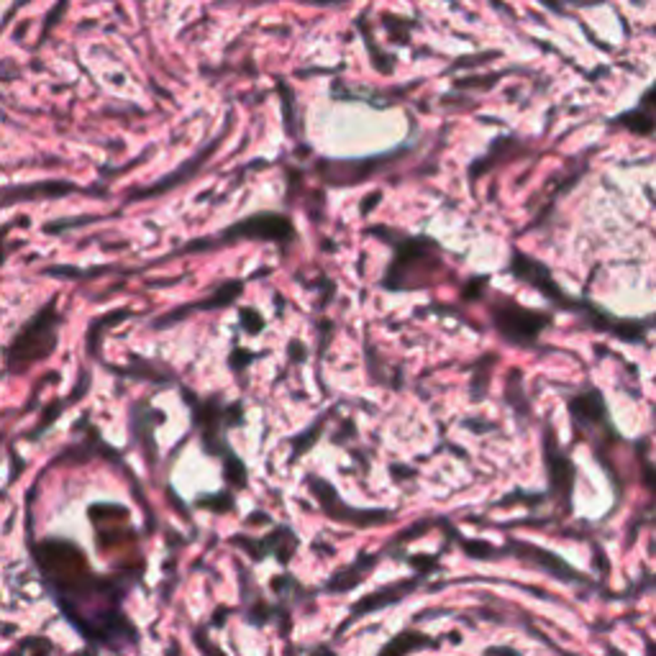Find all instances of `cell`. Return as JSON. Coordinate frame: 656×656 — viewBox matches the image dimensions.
<instances>
[{"label":"cell","mask_w":656,"mask_h":656,"mask_svg":"<svg viewBox=\"0 0 656 656\" xmlns=\"http://www.w3.org/2000/svg\"><path fill=\"white\" fill-rule=\"evenodd\" d=\"M615 124L628 126V129L636 131V134H651V131L656 129V115H646L643 108H639V111H628V114L618 115Z\"/></svg>","instance_id":"cell-1"}]
</instances>
